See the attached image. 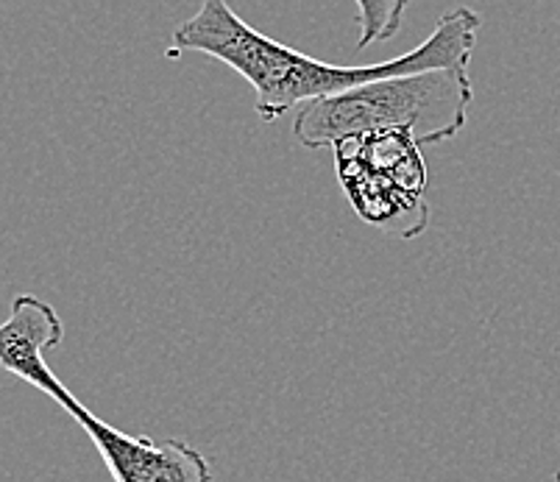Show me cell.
<instances>
[{
	"mask_svg": "<svg viewBox=\"0 0 560 482\" xmlns=\"http://www.w3.org/2000/svg\"><path fill=\"white\" fill-rule=\"evenodd\" d=\"M480 14L468 7L441 14L430 37L419 48L376 64H329L324 59L288 48L279 39L252 28L226 0H203L198 12L173 32L167 59L203 54L226 64L248 81L254 106L265 124L284 118L310 101L329 98L360 84L438 68H468L475 56Z\"/></svg>",
	"mask_w": 560,
	"mask_h": 482,
	"instance_id": "obj_1",
	"label": "cell"
},
{
	"mask_svg": "<svg viewBox=\"0 0 560 482\" xmlns=\"http://www.w3.org/2000/svg\"><path fill=\"white\" fill-rule=\"evenodd\" d=\"M475 84L468 68H438L360 84L299 106L293 137L302 149H335L376 131H410L419 145L455 140L468 124Z\"/></svg>",
	"mask_w": 560,
	"mask_h": 482,
	"instance_id": "obj_2",
	"label": "cell"
},
{
	"mask_svg": "<svg viewBox=\"0 0 560 482\" xmlns=\"http://www.w3.org/2000/svg\"><path fill=\"white\" fill-rule=\"evenodd\" d=\"M62 343V329L48 316L25 309L0 324V368L54 399L90 435L115 482H212L210 460L182 438L154 440L126 435L86 410L73 390L50 372L45 352Z\"/></svg>",
	"mask_w": 560,
	"mask_h": 482,
	"instance_id": "obj_3",
	"label": "cell"
},
{
	"mask_svg": "<svg viewBox=\"0 0 560 482\" xmlns=\"http://www.w3.org/2000/svg\"><path fill=\"white\" fill-rule=\"evenodd\" d=\"M354 7H358L360 23L358 50H365L371 45L388 43L399 34L410 0H354Z\"/></svg>",
	"mask_w": 560,
	"mask_h": 482,
	"instance_id": "obj_4",
	"label": "cell"
},
{
	"mask_svg": "<svg viewBox=\"0 0 560 482\" xmlns=\"http://www.w3.org/2000/svg\"><path fill=\"white\" fill-rule=\"evenodd\" d=\"M555 482H560V471H558V474H555Z\"/></svg>",
	"mask_w": 560,
	"mask_h": 482,
	"instance_id": "obj_5",
	"label": "cell"
}]
</instances>
